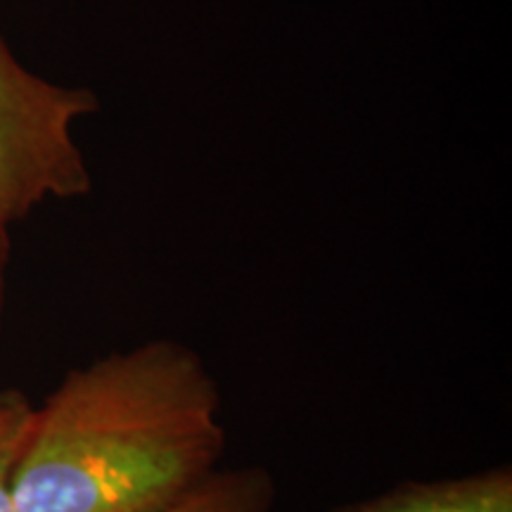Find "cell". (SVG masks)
<instances>
[{
  "mask_svg": "<svg viewBox=\"0 0 512 512\" xmlns=\"http://www.w3.org/2000/svg\"><path fill=\"white\" fill-rule=\"evenodd\" d=\"M219 382L178 339L69 370L34 406L15 465L17 512H169L223 470Z\"/></svg>",
  "mask_w": 512,
  "mask_h": 512,
  "instance_id": "cell-1",
  "label": "cell"
},
{
  "mask_svg": "<svg viewBox=\"0 0 512 512\" xmlns=\"http://www.w3.org/2000/svg\"><path fill=\"white\" fill-rule=\"evenodd\" d=\"M95 110L93 91L34 74L0 34V219L12 226L41 204L91 192L74 128Z\"/></svg>",
  "mask_w": 512,
  "mask_h": 512,
  "instance_id": "cell-2",
  "label": "cell"
},
{
  "mask_svg": "<svg viewBox=\"0 0 512 512\" xmlns=\"http://www.w3.org/2000/svg\"><path fill=\"white\" fill-rule=\"evenodd\" d=\"M332 512H512V470L496 465L456 477L415 479Z\"/></svg>",
  "mask_w": 512,
  "mask_h": 512,
  "instance_id": "cell-3",
  "label": "cell"
},
{
  "mask_svg": "<svg viewBox=\"0 0 512 512\" xmlns=\"http://www.w3.org/2000/svg\"><path fill=\"white\" fill-rule=\"evenodd\" d=\"M275 482L264 467H233L211 477L169 512H273Z\"/></svg>",
  "mask_w": 512,
  "mask_h": 512,
  "instance_id": "cell-4",
  "label": "cell"
},
{
  "mask_svg": "<svg viewBox=\"0 0 512 512\" xmlns=\"http://www.w3.org/2000/svg\"><path fill=\"white\" fill-rule=\"evenodd\" d=\"M34 403L17 389H0V512H17L12 496L15 465Z\"/></svg>",
  "mask_w": 512,
  "mask_h": 512,
  "instance_id": "cell-5",
  "label": "cell"
},
{
  "mask_svg": "<svg viewBox=\"0 0 512 512\" xmlns=\"http://www.w3.org/2000/svg\"><path fill=\"white\" fill-rule=\"evenodd\" d=\"M10 223L0 219V330H3L5 302H8V268H10Z\"/></svg>",
  "mask_w": 512,
  "mask_h": 512,
  "instance_id": "cell-6",
  "label": "cell"
}]
</instances>
